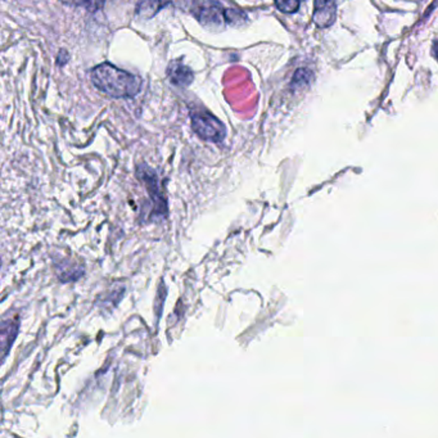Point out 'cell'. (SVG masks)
I'll return each instance as SVG.
<instances>
[{
	"mask_svg": "<svg viewBox=\"0 0 438 438\" xmlns=\"http://www.w3.org/2000/svg\"><path fill=\"white\" fill-rule=\"evenodd\" d=\"M92 83L94 86L112 98H134L140 93L142 77L130 74L111 65L101 63L92 70Z\"/></svg>",
	"mask_w": 438,
	"mask_h": 438,
	"instance_id": "1",
	"label": "cell"
},
{
	"mask_svg": "<svg viewBox=\"0 0 438 438\" xmlns=\"http://www.w3.org/2000/svg\"><path fill=\"white\" fill-rule=\"evenodd\" d=\"M189 12L212 33H220L228 25V9L218 0H192Z\"/></svg>",
	"mask_w": 438,
	"mask_h": 438,
	"instance_id": "2",
	"label": "cell"
},
{
	"mask_svg": "<svg viewBox=\"0 0 438 438\" xmlns=\"http://www.w3.org/2000/svg\"><path fill=\"white\" fill-rule=\"evenodd\" d=\"M136 177L143 183L148 195L153 203V216H157L161 219L168 218V200L162 193L160 186V180L154 170L151 169L147 163H142L136 168Z\"/></svg>",
	"mask_w": 438,
	"mask_h": 438,
	"instance_id": "3",
	"label": "cell"
},
{
	"mask_svg": "<svg viewBox=\"0 0 438 438\" xmlns=\"http://www.w3.org/2000/svg\"><path fill=\"white\" fill-rule=\"evenodd\" d=\"M192 129L202 140L211 143H222L227 138V127L219 118L210 112H192Z\"/></svg>",
	"mask_w": 438,
	"mask_h": 438,
	"instance_id": "4",
	"label": "cell"
},
{
	"mask_svg": "<svg viewBox=\"0 0 438 438\" xmlns=\"http://www.w3.org/2000/svg\"><path fill=\"white\" fill-rule=\"evenodd\" d=\"M336 0H315L314 22L319 27H329L336 19Z\"/></svg>",
	"mask_w": 438,
	"mask_h": 438,
	"instance_id": "5",
	"label": "cell"
},
{
	"mask_svg": "<svg viewBox=\"0 0 438 438\" xmlns=\"http://www.w3.org/2000/svg\"><path fill=\"white\" fill-rule=\"evenodd\" d=\"M18 330H19V319L18 316H9L7 319L1 321V351H3V359L7 357L9 350L12 348L13 342L17 338Z\"/></svg>",
	"mask_w": 438,
	"mask_h": 438,
	"instance_id": "6",
	"label": "cell"
},
{
	"mask_svg": "<svg viewBox=\"0 0 438 438\" xmlns=\"http://www.w3.org/2000/svg\"><path fill=\"white\" fill-rule=\"evenodd\" d=\"M172 0H139L135 8L136 17L148 21L160 13L161 9L168 7Z\"/></svg>",
	"mask_w": 438,
	"mask_h": 438,
	"instance_id": "7",
	"label": "cell"
},
{
	"mask_svg": "<svg viewBox=\"0 0 438 438\" xmlns=\"http://www.w3.org/2000/svg\"><path fill=\"white\" fill-rule=\"evenodd\" d=\"M168 74H169L170 81L175 86L186 88L193 83V71L186 65L179 63L175 60L171 62Z\"/></svg>",
	"mask_w": 438,
	"mask_h": 438,
	"instance_id": "8",
	"label": "cell"
},
{
	"mask_svg": "<svg viewBox=\"0 0 438 438\" xmlns=\"http://www.w3.org/2000/svg\"><path fill=\"white\" fill-rule=\"evenodd\" d=\"M312 75L311 71L306 70V68H300L295 71V76L292 79V88H302L305 85L310 84Z\"/></svg>",
	"mask_w": 438,
	"mask_h": 438,
	"instance_id": "9",
	"label": "cell"
},
{
	"mask_svg": "<svg viewBox=\"0 0 438 438\" xmlns=\"http://www.w3.org/2000/svg\"><path fill=\"white\" fill-rule=\"evenodd\" d=\"M301 0H275L277 8L283 13H295L300 8Z\"/></svg>",
	"mask_w": 438,
	"mask_h": 438,
	"instance_id": "10",
	"label": "cell"
},
{
	"mask_svg": "<svg viewBox=\"0 0 438 438\" xmlns=\"http://www.w3.org/2000/svg\"><path fill=\"white\" fill-rule=\"evenodd\" d=\"M247 21V16L242 10L236 9H228V24L229 25H241Z\"/></svg>",
	"mask_w": 438,
	"mask_h": 438,
	"instance_id": "11",
	"label": "cell"
},
{
	"mask_svg": "<svg viewBox=\"0 0 438 438\" xmlns=\"http://www.w3.org/2000/svg\"><path fill=\"white\" fill-rule=\"evenodd\" d=\"M107 0H83V7L90 13H95L98 10H101Z\"/></svg>",
	"mask_w": 438,
	"mask_h": 438,
	"instance_id": "12",
	"label": "cell"
},
{
	"mask_svg": "<svg viewBox=\"0 0 438 438\" xmlns=\"http://www.w3.org/2000/svg\"><path fill=\"white\" fill-rule=\"evenodd\" d=\"M68 59H70V56H68L67 51H59L58 58H57V63H58V66H65V65L67 63Z\"/></svg>",
	"mask_w": 438,
	"mask_h": 438,
	"instance_id": "13",
	"label": "cell"
},
{
	"mask_svg": "<svg viewBox=\"0 0 438 438\" xmlns=\"http://www.w3.org/2000/svg\"><path fill=\"white\" fill-rule=\"evenodd\" d=\"M63 4H66V6H74V7H76V6H81L83 4V0H60Z\"/></svg>",
	"mask_w": 438,
	"mask_h": 438,
	"instance_id": "14",
	"label": "cell"
},
{
	"mask_svg": "<svg viewBox=\"0 0 438 438\" xmlns=\"http://www.w3.org/2000/svg\"><path fill=\"white\" fill-rule=\"evenodd\" d=\"M432 53H433V57L438 60V42H435L433 47H432Z\"/></svg>",
	"mask_w": 438,
	"mask_h": 438,
	"instance_id": "15",
	"label": "cell"
}]
</instances>
